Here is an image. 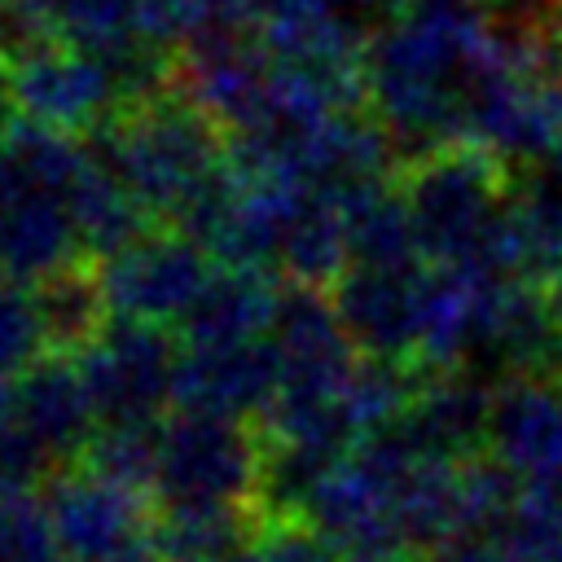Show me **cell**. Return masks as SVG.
<instances>
[{"label": "cell", "mask_w": 562, "mask_h": 562, "mask_svg": "<svg viewBox=\"0 0 562 562\" xmlns=\"http://www.w3.org/2000/svg\"><path fill=\"white\" fill-rule=\"evenodd\" d=\"M224 22H246L237 0H145L140 35L154 48H176V44L184 48L193 35Z\"/></svg>", "instance_id": "d4e9b609"}, {"label": "cell", "mask_w": 562, "mask_h": 562, "mask_svg": "<svg viewBox=\"0 0 562 562\" xmlns=\"http://www.w3.org/2000/svg\"><path fill=\"white\" fill-rule=\"evenodd\" d=\"M237 9L255 31H272V26H294V22L338 13L347 9V0H237Z\"/></svg>", "instance_id": "83f0119b"}, {"label": "cell", "mask_w": 562, "mask_h": 562, "mask_svg": "<svg viewBox=\"0 0 562 562\" xmlns=\"http://www.w3.org/2000/svg\"><path fill=\"white\" fill-rule=\"evenodd\" d=\"M79 250H83V241H79L75 215L61 193L18 184L0 202V268L4 272L40 285V281L66 272Z\"/></svg>", "instance_id": "9a60e30c"}, {"label": "cell", "mask_w": 562, "mask_h": 562, "mask_svg": "<svg viewBox=\"0 0 562 562\" xmlns=\"http://www.w3.org/2000/svg\"><path fill=\"white\" fill-rule=\"evenodd\" d=\"M496 35L492 0H413L364 44L373 119L404 158L461 140L465 101Z\"/></svg>", "instance_id": "6da1fadb"}, {"label": "cell", "mask_w": 562, "mask_h": 562, "mask_svg": "<svg viewBox=\"0 0 562 562\" xmlns=\"http://www.w3.org/2000/svg\"><path fill=\"white\" fill-rule=\"evenodd\" d=\"M211 272H215L211 250L184 228H176V233H140L123 250L105 255L97 268V285L110 316L176 325L189 316Z\"/></svg>", "instance_id": "ba28073f"}, {"label": "cell", "mask_w": 562, "mask_h": 562, "mask_svg": "<svg viewBox=\"0 0 562 562\" xmlns=\"http://www.w3.org/2000/svg\"><path fill=\"white\" fill-rule=\"evenodd\" d=\"M4 154H9V162H13L22 184L53 189L61 198L75 189V180L92 162V149L79 145L75 132H57V127H44V123H31V119H13L9 123Z\"/></svg>", "instance_id": "ffe728a7"}, {"label": "cell", "mask_w": 562, "mask_h": 562, "mask_svg": "<svg viewBox=\"0 0 562 562\" xmlns=\"http://www.w3.org/2000/svg\"><path fill=\"white\" fill-rule=\"evenodd\" d=\"M35 290H40V307H44V325H48L53 347H83L110 321L97 272L88 277V272L66 268V272L40 281Z\"/></svg>", "instance_id": "44dd1931"}, {"label": "cell", "mask_w": 562, "mask_h": 562, "mask_svg": "<svg viewBox=\"0 0 562 562\" xmlns=\"http://www.w3.org/2000/svg\"><path fill=\"white\" fill-rule=\"evenodd\" d=\"M13 417L53 457V465L79 461L101 422L79 360L61 351H44L13 378Z\"/></svg>", "instance_id": "4fadbf2b"}, {"label": "cell", "mask_w": 562, "mask_h": 562, "mask_svg": "<svg viewBox=\"0 0 562 562\" xmlns=\"http://www.w3.org/2000/svg\"><path fill=\"white\" fill-rule=\"evenodd\" d=\"M277 299H281V285L268 277V268L224 263V268H215L206 277L202 294L193 299L189 316L180 321L184 342H246V338H268Z\"/></svg>", "instance_id": "2e32d148"}, {"label": "cell", "mask_w": 562, "mask_h": 562, "mask_svg": "<svg viewBox=\"0 0 562 562\" xmlns=\"http://www.w3.org/2000/svg\"><path fill=\"white\" fill-rule=\"evenodd\" d=\"M544 294H549V307H553V316H558V325H562V277H558V281H549V285H544Z\"/></svg>", "instance_id": "d6a6232c"}, {"label": "cell", "mask_w": 562, "mask_h": 562, "mask_svg": "<svg viewBox=\"0 0 562 562\" xmlns=\"http://www.w3.org/2000/svg\"><path fill=\"white\" fill-rule=\"evenodd\" d=\"M487 452L522 483L562 487V378L505 373L492 391Z\"/></svg>", "instance_id": "7c38bea8"}, {"label": "cell", "mask_w": 562, "mask_h": 562, "mask_svg": "<svg viewBox=\"0 0 562 562\" xmlns=\"http://www.w3.org/2000/svg\"><path fill=\"white\" fill-rule=\"evenodd\" d=\"M246 562H338L329 540L316 536L307 522L299 518H277V522H259Z\"/></svg>", "instance_id": "484cf974"}, {"label": "cell", "mask_w": 562, "mask_h": 562, "mask_svg": "<svg viewBox=\"0 0 562 562\" xmlns=\"http://www.w3.org/2000/svg\"><path fill=\"white\" fill-rule=\"evenodd\" d=\"M277 360H281V391L285 400H316L347 382V373L360 364V347L347 334L334 294L325 299L321 285L290 281L281 285L272 329H268Z\"/></svg>", "instance_id": "9c48e42d"}, {"label": "cell", "mask_w": 562, "mask_h": 562, "mask_svg": "<svg viewBox=\"0 0 562 562\" xmlns=\"http://www.w3.org/2000/svg\"><path fill=\"white\" fill-rule=\"evenodd\" d=\"M44 505L66 562H127L154 540V496L83 461L48 474Z\"/></svg>", "instance_id": "52a82bcc"}, {"label": "cell", "mask_w": 562, "mask_h": 562, "mask_svg": "<svg viewBox=\"0 0 562 562\" xmlns=\"http://www.w3.org/2000/svg\"><path fill=\"white\" fill-rule=\"evenodd\" d=\"M422 562H518L496 536L487 531H465V536H452L443 540L439 549L422 553Z\"/></svg>", "instance_id": "f1b7e54d"}, {"label": "cell", "mask_w": 562, "mask_h": 562, "mask_svg": "<svg viewBox=\"0 0 562 562\" xmlns=\"http://www.w3.org/2000/svg\"><path fill=\"white\" fill-rule=\"evenodd\" d=\"M79 461L127 487L149 492L158 470V422H101Z\"/></svg>", "instance_id": "7402d4cb"}, {"label": "cell", "mask_w": 562, "mask_h": 562, "mask_svg": "<svg viewBox=\"0 0 562 562\" xmlns=\"http://www.w3.org/2000/svg\"><path fill=\"white\" fill-rule=\"evenodd\" d=\"M492 391L470 364L422 373L404 417L395 422L422 452L435 457H474L487 448Z\"/></svg>", "instance_id": "5bb4252c"}, {"label": "cell", "mask_w": 562, "mask_h": 562, "mask_svg": "<svg viewBox=\"0 0 562 562\" xmlns=\"http://www.w3.org/2000/svg\"><path fill=\"white\" fill-rule=\"evenodd\" d=\"M0 562H66L40 492H0Z\"/></svg>", "instance_id": "cb8c5ba5"}, {"label": "cell", "mask_w": 562, "mask_h": 562, "mask_svg": "<svg viewBox=\"0 0 562 562\" xmlns=\"http://www.w3.org/2000/svg\"><path fill=\"white\" fill-rule=\"evenodd\" d=\"M255 505H167L154 514V544L171 562H224L259 531Z\"/></svg>", "instance_id": "d6986e66"}, {"label": "cell", "mask_w": 562, "mask_h": 562, "mask_svg": "<svg viewBox=\"0 0 562 562\" xmlns=\"http://www.w3.org/2000/svg\"><path fill=\"white\" fill-rule=\"evenodd\" d=\"M101 140V158L149 206V215H176L224 171L220 119L202 110L184 88L127 101Z\"/></svg>", "instance_id": "3957f363"}, {"label": "cell", "mask_w": 562, "mask_h": 562, "mask_svg": "<svg viewBox=\"0 0 562 562\" xmlns=\"http://www.w3.org/2000/svg\"><path fill=\"white\" fill-rule=\"evenodd\" d=\"M281 391V360L272 338L246 342H184L176 364V408L215 417H263Z\"/></svg>", "instance_id": "8fae6325"}, {"label": "cell", "mask_w": 562, "mask_h": 562, "mask_svg": "<svg viewBox=\"0 0 562 562\" xmlns=\"http://www.w3.org/2000/svg\"><path fill=\"white\" fill-rule=\"evenodd\" d=\"M79 373L101 422H158L176 404L180 351L167 325L110 316L83 347H75Z\"/></svg>", "instance_id": "8992f818"}, {"label": "cell", "mask_w": 562, "mask_h": 562, "mask_svg": "<svg viewBox=\"0 0 562 562\" xmlns=\"http://www.w3.org/2000/svg\"><path fill=\"white\" fill-rule=\"evenodd\" d=\"M9 57H13V53H9V35L0 31V140H4L9 123H13V119H9V105H13V101H9Z\"/></svg>", "instance_id": "f546056e"}, {"label": "cell", "mask_w": 562, "mask_h": 562, "mask_svg": "<svg viewBox=\"0 0 562 562\" xmlns=\"http://www.w3.org/2000/svg\"><path fill=\"white\" fill-rule=\"evenodd\" d=\"M48 347H53V338L44 325L40 290L0 268V373L18 378Z\"/></svg>", "instance_id": "603a6c76"}, {"label": "cell", "mask_w": 562, "mask_h": 562, "mask_svg": "<svg viewBox=\"0 0 562 562\" xmlns=\"http://www.w3.org/2000/svg\"><path fill=\"white\" fill-rule=\"evenodd\" d=\"M369 9H382V13H400V9H408L413 0H364Z\"/></svg>", "instance_id": "836d02e7"}, {"label": "cell", "mask_w": 562, "mask_h": 562, "mask_svg": "<svg viewBox=\"0 0 562 562\" xmlns=\"http://www.w3.org/2000/svg\"><path fill=\"white\" fill-rule=\"evenodd\" d=\"M422 285H426V263H404V268L351 263L334 281V307L364 356L400 360L417 369Z\"/></svg>", "instance_id": "30bf717a"}, {"label": "cell", "mask_w": 562, "mask_h": 562, "mask_svg": "<svg viewBox=\"0 0 562 562\" xmlns=\"http://www.w3.org/2000/svg\"><path fill=\"white\" fill-rule=\"evenodd\" d=\"M53 470V457L26 435L18 417L0 426V492H35Z\"/></svg>", "instance_id": "4316f807"}, {"label": "cell", "mask_w": 562, "mask_h": 562, "mask_svg": "<svg viewBox=\"0 0 562 562\" xmlns=\"http://www.w3.org/2000/svg\"><path fill=\"white\" fill-rule=\"evenodd\" d=\"M66 206L75 215V228H79V241L88 255L105 259L114 250H123L127 241H136L149 220V206L119 180V171L92 149V162L88 171L75 180V189L66 193Z\"/></svg>", "instance_id": "ac0fdd59"}, {"label": "cell", "mask_w": 562, "mask_h": 562, "mask_svg": "<svg viewBox=\"0 0 562 562\" xmlns=\"http://www.w3.org/2000/svg\"><path fill=\"white\" fill-rule=\"evenodd\" d=\"M13 422V378L0 373V426Z\"/></svg>", "instance_id": "1f68e13d"}, {"label": "cell", "mask_w": 562, "mask_h": 562, "mask_svg": "<svg viewBox=\"0 0 562 562\" xmlns=\"http://www.w3.org/2000/svg\"><path fill=\"white\" fill-rule=\"evenodd\" d=\"M9 101L18 119L79 136L101 132L127 97L101 53H88L53 35H35L22 40L9 57Z\"/></svg>", "instance_id": "5b68a950"}, {"label": "cell", "mask_w": 562, "mask_h": 562, "mask_svg": "<svg viewBox=\"0 0 562 562\" xmlns=\"http://www.w3.org/2000/svg\"><path fill=\"white\" fill-rule=\"evenodd\" d=\"M0 9H13V0H0Z\"/></svg>", "instance_id": "e575fe53"}, {"label": "cell", "mask_w": 562, "mask_h": 562, "mask_svg": "<svg viewBox=\"0 0 562 562\" xmlns=\"http://www.w3.org/2000/svg\"><path fill=\"white\" fill-rule=\"evenodd\" d=\"M263 470V430L241 417L176 408L158 422L154 505H255Z\"/></svg>", "instance_id": "277c9868"}, {"label": "cell", "mask_w": 562, "mask_h": 562, "mask_svg": "<svg viewBox=\"0 0 562 562\" xmlns=\"http://www.w3.org/2000/svg\"><path fill=\"white\" fill-rule=\"evenodd\" d=\"M22 180H18V171H13V162H9V154H4V140H0V202L18 189Z\"/></svg>", "instance_id": "4dcf8cb0"}, {"label": "cell", "mask_w": 562, "mask_h": 562, "mask_svg": "<svg viewBox=\"0 0 562 562\" xmlns=\"http://www.w3.org/2000/svg\"><path fill=\"white\" fill-rule=\"evenodd\" d=\"M514 167L474 140H448L404 158L400 198L408 206L426 263L501 268V228L514 193Z\"/></svg>", "instance_id": "7a4b0ae2"}, {"label": "cell", "mask_w": 562, "mask_h": 562, "mask_svg": "<svg viewBox=\"0 0 562 562\" xmlns=\"http://www.w3.org/2000/svg\"><path fill=\"white\" fill-rule=\"evenodd\" d=\"M9 22L18 40L53 35L88 53H114L145 40V0H13Z\"/></svg>", "instance_id": "e0dca14e"}]
</instances>
